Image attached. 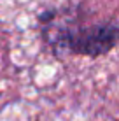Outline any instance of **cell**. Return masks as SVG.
Returning <instances> with one entry per match:
<instances>
[{"mask_svg": "<svg viewBox=\"0 0 119 121\" xmlns=\"http://www.w3.org/2000/svg\"><path fill=\"white\" fill-rule=\"evenodd\" d=\"M42 35L54 53L82 56H102L112 51L117 44L116 19L100 21L93 25L56 23L51 18V11L40 14Z\"/></svg>", "mask_w": 119, "mask_h": 121, "instance_id": "1", "label": "cell"}]
</instances>
